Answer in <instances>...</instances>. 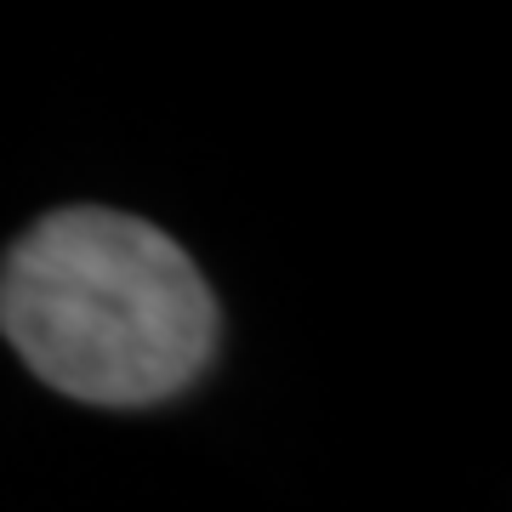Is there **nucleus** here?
<instances>
[{"label": "nucleus", "instance_id": "f257e3e1", "mask_svg": "<svg viewBox=\"0 0 512 512\" xmlns=\"http://www.w3.org/2000/svg\"><path fill=\"white\" fill-rule=\"evenodd\" d=\"M0 336L63 399L143 410L211 370L222 308L148 217L57 205L0 256Z\"/></svg>", "mask_w": 512, "mask_h": 512}]
</instances>
